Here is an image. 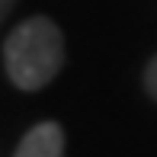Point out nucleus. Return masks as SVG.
Returning a JSON list of instances; mask_svg holds the SVG:
<instances>
[{
	"instance_id": "f257e3e1",
	"label": "nucleus",
	"mask_w": 157,
	"mask_h": 157,
	"mask_svg": "<svg viewBox=\"0 0 157 157\" xmlns=\"http://www.w3.org/2000/svg\"><path fill=\"white\" fill-rule=\"evenodd\" d=\"M3 67L13 87L35 93L64 67V32L48 16H29L3 42Z\"/></svg>"
},
{
	"instance_id": "f03ea898",
	"label": "nucleus",
	"mask_w": 157,
	"mask_h": 157,
	"mask_svg": "<svg viewBox=\"0 0 157 157\" xmlns=\"http://www.w3.org/2000/svg\"><path fill=\"white\" fill-rule=\"evenodd\" d=\"M13 157H64V128L52 119L32 125Z\"/></svg>"
},
{
	"instance_id": "7ed1b4c3",
	"label": "nucleus",
	"mask_w": 157,
	"mask_h": 157,
	"mask_svg": "<svg viewBox=\"0 0 157 157\" xmlns=\"http://www.w3.org/2000/svg\"><path fill=\"white\" fill-rule=\"evenodd\" d=\"M144 90H147V96L157 103V55L147 61V67H144Z\"/></svg>"
},
{
	"instance_id": "20e7f679",
	"label": "nucleus",
	"mask_w": 157,
	"mask_h": 157,
	"mask_svg": "<svg viewBox=\"0 0 157 157\" xmlns=\"http://www.w3.org/2000/svg\"><path fill=\"white\" fill-rule=\"evenodd\" d=\"M13 6H16V0H0V26L6 23V16H10Z\"/></svg>"
}]
</instances>
